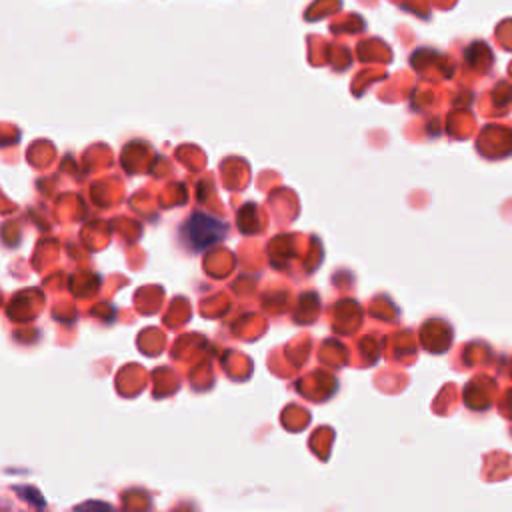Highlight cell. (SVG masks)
I'll return each instance as SVG.
<instances>
[{"label": "cell", "mask_w": 512, "mask_h": 512, "mask_svg": "<svg viewBox=\"0 0 512 512\" xmlns=\"http://www.w3.org/2000/svg\"><path fill=\"white\" fill-rule=\"evenodd\" d=\"M182 236L190 250H206L226 236V226L214 216L198 212L186 220L182 226Z\"/></svg>", "instance_id": "6da1fadb"}]
</instances>
